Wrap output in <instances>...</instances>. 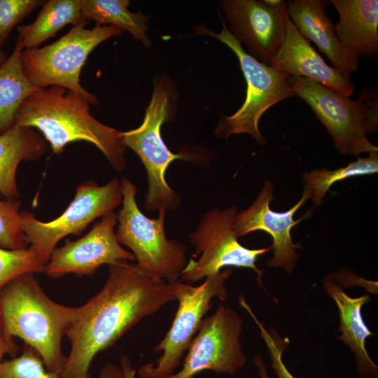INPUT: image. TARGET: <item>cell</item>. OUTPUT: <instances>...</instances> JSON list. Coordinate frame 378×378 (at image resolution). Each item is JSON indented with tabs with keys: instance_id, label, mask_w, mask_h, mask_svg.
I'll return each mask as SVG.
<instances>
[{
	"instance_id": "7c38bea8",
	"label": "cell",
	"mask_w": 378,
	"mask_h": 378,
	"mask_svg": "<svg viewBox=\"0 0 378 378\" xmlns=\"http://www.w3.org/2000/svg\"><path fill=\"white\" fill-rule=\"evenodd\" d=\"M243 321L229 307L220 304L203 318L181 362L182 368L167 378H192L204 370L233 374L246 363L241 334Z\"/></svg>"
},
{
	"instance_id": "44dd1931",
	"label": "cell",
	"mask_w": 378,
	"mask_h": 378,
	"mask_svg": "<svg viewBox=\"0 0 378 378\" xmlns=\"http://www.w3.org/2000/svg\"><path fill=\"white\" fill-rule=\"evenodd\" d=\"M82 20L81 0H49L32 23L17 27L18 38L25 49L38 48L66 24Z\"/></svg>"
},
{
	"instance_id": "4fadbf2b",
	"label": "cell",
	"mask_w": 378,
	"mask_h": 378,
	"mask_svg": "<svg viewBox=\"0 0 378 378\" xmlns=\"http://www.w3.org/2000/svg\"><path fill=\"white\" fill-rule=\"evenodd\" d=\"M220 5L230 34L248 55L270 66L286 36V2L272 6L265 0H223Z\"/></svg>"
},
{
	"instance_id": "6da1fadb",
	"label": "cell",
	"mask_w": 378,
	"mask_h": 378,
	"mask_svg": "<svg viewBox=\"0 0 378 378\" xmlns=\"http://www.w3.org/2000/svg\"><path fill=\"white\" fill-rule=\"evenodd\" d=\"M176 300L172 285L120 260L108 265L101 290L80 306L66 335L71 350L62 378H91L95 356L113 346L144 317Z\"/></svg>"
},
{
	"instance_id": "8992f818",
	"label": "cell",
	"mask_w": 378,
	"mask_h": 378,
	"mask_svg": "<svg viewBox=\"0 0 378 378\" xmlns=\"http://www.w3.org/2000/svg\"><path fill=\"white\" fill-rule=\"evenodd\" d=\"M88 22L83 20L50 45L22 51V71L34 86L38 88L62 86L85 98L91 104L98 103L97 97L80 83L82 67L97 46L109 38L120 36L123 31L109 25L85 29Z\"/></svg>"
},
{
	"instance_id": "83f0119b",
	"label": "cell",
	"mask_w": 378,
	"mask_h": 378,
	"mask_svg": "<svg viewBox=\"0 0 378 378\" xmlns=\"http://www.w3.org/2000/svg\"><path fill=\"white\" fill-rule=\"evenodd\" d=\"M41 0H0V49L11 30L35 8Z\"/></svg>"
},
{
	"instance_id": "277c9868",
	"label": "cell",
	"mask_w": 378,
	"mask_h": 378,
	"mask_svg": "<svg viewBox=\"0 0 378 378\" xmlns=\"http://www.w3.org/2000/svg\"><path fill=\"white\" fill-rule=\"evenodd\" d=\"M289 80L294 94L312 108L342 155L378 152L367 138L377 130V93L363 92L355 101L304 78L290 76Z\"/></svg>"
},
{
	"instance_id": "2e32d148",
	"label": "cell",
	"mask_w": 378,
	"mask_h": 378,
	"mask_svg": "<svg viewBox=\"0 0 378 378\" xmlns=\"http://www.w3.org/2000/svg\"><path fill=\"white\" fill-rule=\"evenodd\" d=\"M328 1L293 0L286 2L288 15L300 33L312 41L346 78L358 69L359 57L339 41L335 27L326 15Z\"/></svg>"
},
{
	"instance_id": "7402d4cb",
	"label": "cell",
	"mask_w": 378,
	"mask_h": 378,
	"mask_svg": "<svg viewBox=\"0 0 378 378\" xmlns=\"http://www.w3.org/2000/svg\"><path fill=\"white\" fill-rule=\"evenodd\" d=\"M23 49L18 38L11 55L0 66V135L14 125L16 113L23 101L39 89L24 74L21 64Z\"/></svg>"
},
{
	"instance_id": "d6a6232c",
	"label": "cell",
	"mask_w": 378,
	"mask_h": 378,
	"mask_svg": "<svg viewBox=\"0 0 378 378\" xmlns=\"http://www.w3.org/2000/svg\"><path fill=\"white\" fill-rule=\"evenodd\" d=\"M253 363L257 366L261 378H270L263 359L259 356H255Z\"/></svg>"
},
{
	"instance_id": "4dcf8cb0",
	"label": "cell",
	"mask_w": 378,
	"mask_h": 378,
	"mask_svg": "<svg viewBox=\"0 0 378 378\" xmlns=\"http://www.w3.org/2000/svg\"><path fill=\"white\" fill-rule=\"evenodd\" d=\"M18 349V346L13 342L7 341L0 332V363L6 354L13 356Z\"/></svg>"
},
{
	"instance_id": "4316f807",
	"label": "cell",
	"mask_w": 378,
	"mask_h": 378,
	"mask_svg": "<svg viewBox=\"0 0 378 378\" xmlns=\"http://www.w3.org/2000/svg\"><path fill=\"white\" fill-rule=\"evenodd\" d=\"M0 378H62L48 371L39 355L25 344L22 354L0 363Z\"/></svg>"
},
{
	"instance_id": "30bf717a",
	"label": "cell",
	"mask_w": 378,
	"mask_h": 378,
	"mask_svg": "<svg viewBox=\"0 0 378 378\" xmlns=\"http://www.w3.org/2000/svg\"><path fill=\"white\" fill-rule=\"evenodd\" d=\"M238 211L235 206L223 210L215 208L201 218L195 231L188 234L195 255L200 254V258L188 262L181 275L183 281L196 282L216 275L222 268L234 267L253 270L262 286L264 271L258 268L256 262L272 247L248 248L238 241L234 229Z\"/></svg>"
},
{
	"instance_id": "9a60e30c",
	"label": "cell",
	"mask_w": 378,
	"mask_h": 378,
	"mask_svg": "<svg viewBox=\"0 0 378 378\" xmlns=\"http://www.w3.org/2000/svg\"><path fill=\"white\" fill-rule=\"evenodd\" d=\"M309 199L310 193L303 191L300 200L288 210L273 211L270 203L274 200V186L270 180H266L251 205L237 214L234 223L237 237H244L257 230L269 234L272 239L273 257L268 260V266L280 267L291 274L298 259L297 250L301 248L300 244L293 242L291 230L302 219L294 220L293 216Z\"/></svg>"
},
{
	"instance_id": "ba28073f",
	"label": "cell",
	"mask_w": 378,
	"mask_h": 378,
	"mask_svg": "<svg viewBox=\"0 0 378 378\" xmlns=\"http://www.w3.org/2000/svg\"><path fill=\"white\" fill-rule=\"evenodd\" d=\"M220 33L202 25L195 27V34H205L217 38L230 48L238 58L247 88L245 101L232 115L224 116L214 130V134L227 139L232 134H248L260 145L266 140L260 132V118L271 106L294 96L290 75L265 65L246 52L230 34L223 20Z\"/></svg>"
},
{
	"instance_id": "836d02e7",
	"label": "cell",
	"mask_w": 378,
	"mask_h": 378,
	"mask_svg": "<svg viewBox=\"0 0 378 378\" xmlns=\"http://www.w3.org/2000/svg\"><path fill=\"white\" fill-rule=\"evenodd\" d=\"M7 58L6 54L0 49V66L6 61Z\"/></svg>"
},
{
	"instance_id": "5b68a950",
	"label": "cell",
	"mask_w": 378,
	"mask_h": 378,
	"mask_svg": "<svg viewBox=\"0 0 378 378\" xmlns=\"http://www.w3.org/2000/svg\"><path fill=\"white\" fill-rule=\"evenodd\" d=\"M172 83L162 77L155 80L151 100L141 125L122 132L125 146L138 155L147 172L148 186L144 202L147 211H174L181 203L178 195L169 186L165 173L171 162L190 160L189 155L171 152L161 135L162 125L172 115Z\"/></svg>"
},
{
	"instance_id": "d4e9b609",
	"label": "cell",
	"mask_w": 378,
	"mask_h": 378,
	"mask_svg": "<svg viewBox=\"0 0 378 378\" xmlns=\"http://www.w3.org/2000/svg\"><path fill=\"white\" fill-rule=\"evenodd\" d=\"M46 263L32 246L20 250L0 248V289L25 273L45 272Z\"/></svg>"
},
{
	"instance_id": "cb8c5ba5",
	"label": "cell",
	"mask_w": 378,
	"mask_h": 378,
	"mask_svg": "<svg viewBox=\"0 0 378 378\" xmlns=\"http://www.w3.org/2000/svg\"><path fill=\"white\" fill-rule=\"evenodd\" d=\"M378 172V152L370 153L368 157L357 160L335 169L325 168L305 172L302 176L303 191L311 195L314 207L321 204L329 188L336 182L351 177L373 174Z\"/></svg>"
},
{
	"instance_id": "f1b7e54d",
	"label": "cell",
	"mask_w": 378,
	"mask_h": 378,
	"mask_svg": "<svg viewBox=\"0 0 378 378\" xmlns=\"http://www.w3.org/2000/svg\"><path fill=\"white\" fill-rule=\"evenodd\" d=\"M239 304L248 312L258 326L261 337L268 350L272 368L276 377L278 378H297L289 372L282 360L283 346L276 340L274 336L265 329V325L256 318L251 308L244 299H241L239 301Z\"/></svg>"
},
{
	"instance_id": "e0dca14e",
	"label": "cell",
	"mask_w": 378,
	"mask_h": 378,
	"mask_svg": "<svg viewBox=\"0 0 378 378\" xmlns=\"http://www.w3.org/2000/svg\"><path fill=\"white\" fill-rule=\"evenodd\" d=\"M270 66L292 76L302 77L351 96L354 87L337 69L326 63L298 31L289 17L285 41Z\"/></svg>"
},
{
	"instance_id": "52a82bcc",
	"label": "cell",
	"mask_w": 378,
	"mask_h": 378,
	"mask_svg": "<svg viewBox=\"0 0 378 378\" xmlns=\"http://www.w3.org/2000/svg\"><path fill=\"white\" fill-rule=\"evenodd\" d=\"M122 207L117 214L115 236L127 246L143 272L167 282L181 276L188 263L186 247L179 241L167 239L164 232L166 210L158 211L157 218H149L136 202L137 189L127 178L121 181Z\"/></svg>"
},
{
	"instance_id": "7a4b0ae2",
	"label": "cell",
	"mask_w": 378,
	"mask_h": 378,
	"mask_svg": "<svg viewBox=\"0 0 378 378\" xmlns=\"http://www.w3.org/2000/svg\"><path fill=\"white\" fill-rule=\"evenodd\" d=\"M90 104L62 86L39 88L23 101L14 125L38 129L56 155L70 143L90 142L104 154L115 171L120 172L127 164L122 132L95 119L90 113Z\"/></svg>"
},
{
	"instance_id": "3957f363",
	"label": "cell",
	"mask_w": 378,
	"mask_h": 378,
	"mask_svg": "<svg viewBox=\"0 0 378 378\" xmlns=\"http://www.w3.org/2000/svg\"><path fill=\"white\" fill-rule=\"evenodd\" d=\"M79 310L52 300L34 274L25 273L0 289V332L8 342L22 339L48 371L62 376L66 361L62 340Z\"/></svg>"
},
{
	"instance_id": "ffe728a7",
	"label": "cell",
	"mask_w": 378,
	"mask_h": 378,
	"mask_svg": "<svg viewBox=\"0 0 378 378\" xmlns=\"http://www.w3.org/2000/svg\"><path fill=\"white\" fill-rule=\"evenodd\" d=\"M47 144L34 128L13 125L0 135V194L18 198L16 172L22 161H33L46 152Z\"/></svg>"
},
{
	"instance_id": "1f68e13d",
	"label": "cell",
	"mask_w": 378,
	"mask_h": 378,
	"mask_svg": "<svg viewBox=\"0 0 378 378\" xmlns=\"http://www.w3.org/2000/svg\"><path fill=\"white\" fill-rule=\"evenodd\" d=\"M120 368L123 378H136V370L133 368L130 359L126 356L120 358Z\"/></svg>"
},
{
	"instance_id": "f546056e",
	"label": "cell",
	"mask_w": 378,
	"mask_h": 378,
	"mask_svg": "<svg viewBox=\"0 0 378 378\" xmlns=\"http://www.w3.org/2000/svg\"><path fill=\"white\" fill-rule=\"evenodd\" d=\"M98 378H123V374L120 366L107 363L101 368Z\"/></svg>"
},
{
	"instance_id": "484cf974",
	"label": "cell",
	"mask_w": 378,
	"mask_h": 378,
	"mask_svg": "<svg viewBox=\"0 0 378 378\" xmlns=\"http://www.w3.org/2000/svg\"><path fill=\"white\" fill-rule=\"evenodd\" d=\"M18 198L0 199V248L20 250L27 248L20 218Z\"/></svg>"
},
{
	"instance_id": "d6986e66",
	"label": "cell",
	"mask_w": 378,
	"mask_h": 378,
	"mask_svg": "<svg viewBox=\"0 0 378 378\" xmlns=\"http://www.w3.org/2000/svg\"><path fill=\"white\" fill-rule=\"evenodd\" d=\"M323 286L327 294L335 301L340 315L341 335L337 339L346 344L354 354L358 371L365 378H378V367L372 361L365 348L366 338L372 332L366 326L361 315L363 304L370 301L368 295L352 298L340 286L326 278Z\"/></svg>"
},
{
	"instance_id": "9c48e42d",
	"label": "cell",
	"mask_w": 378,
	"mask_h": 378,
	"mask_svg": "<svg viewBox=\"0 0 378 378\" xmlns=\"http://www.w3.org/2000/svg\"><path fill=\"white\" fill-rule=\"evenodd\" d=\"M229 267L206 278L198 286L186 284L178 279L169 281L178 301V307L169 331L153 352L162 355L154 363L141 365V378H167L181 364V358L196 335L204 316L211 307V300L217 297L225 301L228 297L225 282L231 276Z\"/></svg>"
},
{
	"instance_id": "603a6c76",
	"label": "cell",
	"mask_w": 378,
	"mask_h": 378,
	"mask_svg": "<svg viewBox=\"0 0 378 378\" xmlns=\"http://www.w3.org/2000/svg\"><path fill=\"white\" fill-rule=\"evenodd\" d=\"M128 0H81L83 20H94L96 25L114 26L130 33L145 48L151 44L146 34L149 15L128 10Z\"/></svg>"
},
{
	"instance_id": "5bb4252c",
	"label": "cell",
	"mask_w": 378,
	"mask_h": 378,
	"mask_svg": "<svg viewBox=\"0 0 378 378\" xmlns=\"http://www.w3.org/2000/svg\"><path fill=\"white\" fill-rule=\"evenodd\" d=\"M116 223L117 215L112 211L104 216L83 237L76 241L66 239L62 246L55 247L46 265V274L54 279L67 274L92 275L104 264L134 261L132 253L122 248L116 238Z\"/></svg>"
},
{
	"instance_id": "ac0fdd59",
	"label": "cell",
	"mask_w": 378,
	"mask_h": 378,
	"mask_svg": "<svg viewBox=\"0 0 378 378\" xmlns=\"http://www.w3.org/2000/svg\"><path fill=\"white\" fill-rule=\"evenodd\" d=\"M340 20L335 25L341 44L358 57L378 52V1L331 0Z\"/></svg>"
},
{
	"instance_id": "8fae6325",
	"label": "cell",
	"mask_w": 378,
	"mask_h": 378,
	"mask_svg": "<svg viewBox=\"0 0 378 378\" xmlns=\"http://www.w3.org/2000/svg\"><path fill=\"white\" fill-rule=\"evenodd\" d=\"M122 202L121 184L116 178L102 186L92 180L80 183L67 208L52 220L40 221L33 213L20 211L25 241L34 248L46 265L62 238L80 234L94 220L112 212Z\"/></svg>"
}]
</instances>
